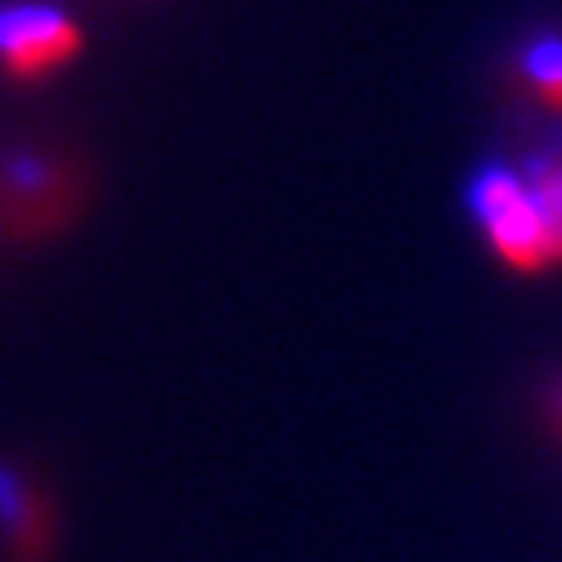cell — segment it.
<instances>
[{"label": "cell", "mask_w": 562, "mask_h": 562, "mask_svg": "<svg viewBox=\"0 0 562 562\" xmlns=\"http://www.w3.org/2000/svg\"><path fill=\"white\" fill-rule=\"evenodd\" d=\"M554 414H559V426H562V391H559V398H554Z\"/></svg>", "instance_id": "cell-5"}, {"label": "cell", "mask_w": 562, "mask_h": 562, "mask_svg": "<svg viewBox=\"0 0 562 562\" xmlns=\"http://www.w3.org/2000/svg\"><path fill=\"white\" fill-rule=\"evenodd\" d=\"M87 47V32L55 0H0V70L40 82L67 70Z\"/></svg>", "instance_id": "cell-2"}, {"label": "cell", "mask_w": 562, "mask_h": 562, "mask_svg": "<svg viewBox=\"0 0 562 562\" xmlns=\"http://www.w3.org/2000/svg\"><path fill=\"white\" fill-rule=\"evenodd\" d=\"M527 188L536 195L539 211H543V223H547V235H551V246H554V262H562V133L547 137L543 145L527 153L524 165Z\"/></svg>", "instance_id": "cell-3"}, {"label": "cell", "mask_w": 562, "mask_h": 562, "mask_svg": "<svg viewBox=\"0 0 562 562\" xmlns=\"http://www.w3.org/2000/svg\"><path fill=\"white\" fill-rule=\"evenodd\" d=\"M519 79L543 110L562 117V32H536L519 47Z\"/></svg>", "instance_id": "cell-4"}, {"label": "cell", "mask_w": 562, "mask_h": 562, "mask_svg": "<svg viewBox=\"0 0 562 562\" xmlns=\"http://www.w3.org/2000/svg\"><path fill=\"white\" fill-rule=\"evenodd\" d=\"M469 211L508 270L543 273L547 266H559L543 211L519 168L501 165V160L476 168L473 184H469Z\"/></svg>", "instance_id": "cell-1"}]
</instances>
